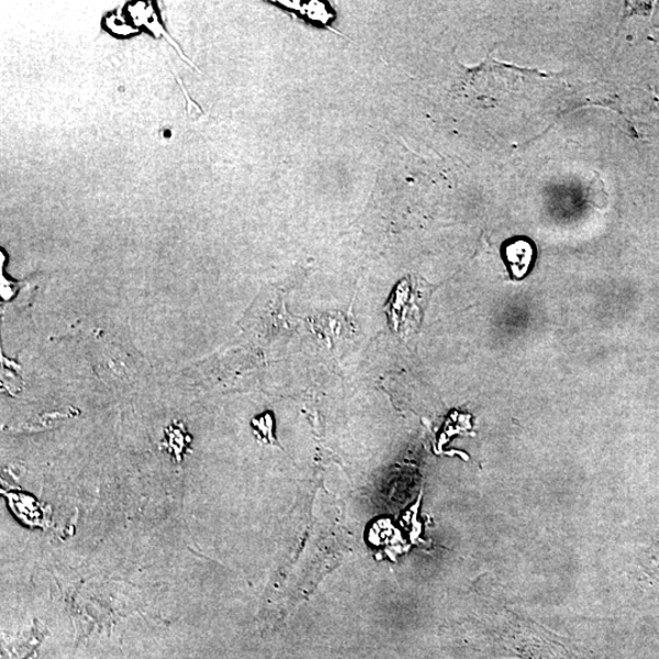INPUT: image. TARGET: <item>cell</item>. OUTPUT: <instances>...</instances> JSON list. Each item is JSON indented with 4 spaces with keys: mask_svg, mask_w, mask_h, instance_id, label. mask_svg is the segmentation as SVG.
Returning a JSON list of instances; mask_svg holds the SVG:
<instances>
[{
    "mask_svg": "<svg viewBox=\"0 0 659 659\" xmlns=\"http://www.w3.org/2000/svg\"><path fill=\"white\" fill-rule=\"evenodd\" d=\"M503 257L513 277L522 279L530 269L534 247L527 239H513L503 246Z\"/></svg>",
    "mask_w": 659,
    "mask_h": 659,
    "instance_id": "1",
    "label": "cell"
},
{
    "mask_svg": "<svg viewBox=\"0 0 659 659\" xmlns=\"http://www.w3.org/2000/svg\"><path fill=\"white\" fill-rule=\"evenodd\" d=\"M275 3L294 11V13L299 14V16L316 26L327 27L336 18L332 5L328 3L317 2V0L306 3L299 2V0H295V2H283V0H280V2Z\"/></svg>",
    "mask_w": 659,
    "mask_h": 659,
    "instance_id": "2",
    "label": "cell"
},
{
    "mask_svg": "<svg viewBox=\"0 0 659 659\" xmlns=\"http://www.w3.org/2000/svg\"><path fill=\"white\" fill-rule=\"evenodd\" d=\"M43 625L35 621L32 630L29 635L20 637L13 645L2 647V659H35L38 647L43 640Z\"/></svg>",
    "mask_w": 659,
    "mask_h": 659,
    "instance_id": "3",
    "label": "cell"
},
{
    "mask_svg": "<svg viewBox=\"0 0 659 659\" xmlns=\"http://www.w3.org/2000/svg\"><path fill=\"white\" fill-rule=\"evenodd\" d=\"M165 442L161 444L163 449H167L172 458L180 463L185 449L189 448L192 438L186 433L182 423L175 422L168 428H165Z\"/></svg>",
    "mask_w": 659,
    "mask_h": 659,
    "instance_id": "4",
    "label": "cell"
},
{
    "mask_svg": "<svg viewBox=\"0 0 659 659\" xmlns=\"http://www.w3.org/2000/svg\"><path fill=\"white\" fill-rule=\"evenodd\" d=\"M253 427L261 442L273 443L271 431H272V417L269 413L256 417L253 421Z\"/></svg>",
    "mask_w": 659,
    "mask_h": 659,
    "instance_id": "5",
    "label": "cell"
}]
</instances>
